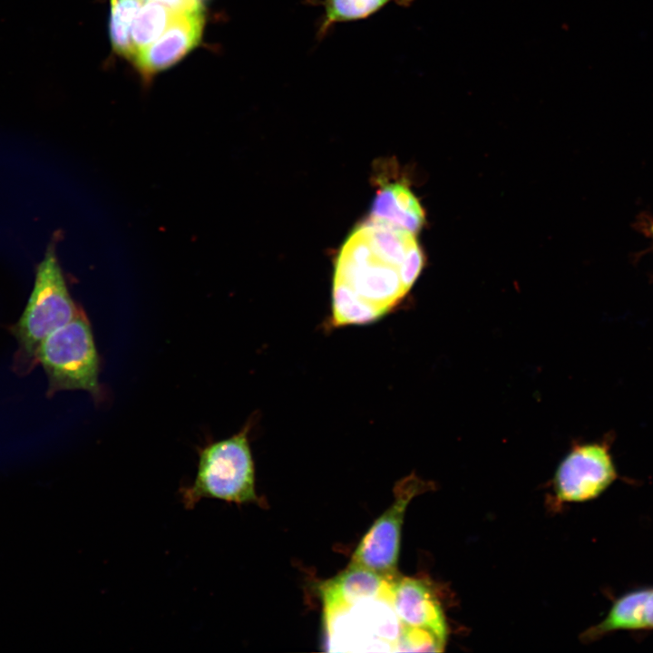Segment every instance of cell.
<instances>
[{
  "instance_id": "obj_6",
  "label": "cell",
  "mask_w": 653,
  "mask_h": 653,
  "mask_svg": "<svg viewBox=\"0 0 653 653\" xmlns=\"http://www.w3.org/2000/svg\"><path fill=\"white\" fill-rule=\"evenodd\" d=\"M325 612L329 645L388 647L398 650L404 626L389 599L384 595Z\"/></svg>"
},
{
  "instance_id": "obj_2",
  "label": "cell",
  "mask_w": 653,
  "mask_h": 653,
  "mask_svg": "<svg viewBox=\"0 0 653 653\" xmlns=\"http://www.w3.org/2000/svg\"><path fill=\"white\" fill-rule=\"evenodd\" d=\"M81 311L73 300L54 248H48L35 270L34 288L18 320L9 326L17 342L13 371L29 375L37 365V351L53 332Z\"/></svg>"
},
{
  "instance_id": "obj_9",
  "label": "cell",
  "mask_w": 653,
  "mask_h": 653,
  "mask_svg": "<svg viewBox=\"0 0 653 653\" xmlns=\"http://www.w3.org/2000/svg\"><path fill=\"white\" fill-rule=\"evenodd\" d=\"M203 26V10L176 13L163 34L135 55L140 72L151 75L177 63L199 44Z\"/></svg>"
},
{
  "instance_id": "obj_15",
  "label": "cell",
  "mask_w": 653,
  "mask_h": 653,
  "mask_svg": "<svg viewBox=\"0 0 653 653\" xmlns=\"http://www.w3.org/2000/svg\"><path fill=\"white\" fill-rule=\"evenodd\" d=\"M144 0H111L110 38L115 52L134 58L131 29Z\"/></svg>"
},
{
  "instance_id": "obj_1",
  "label": "cell",
  "mask_w": 653,
  "mask_h": 653,
  "mask_svg": "<svg viewBox=\"0 0 653 653\" xmlns=\"http://www.w3.org/2000/svg\"><path fill=\"white\" fill-rule=\"evenodd\" d=\"M408 290L402 278V266L377 248L361 224L348 237L336 258L333 324H366L379 319Z\"/></svg>"
},
{
  "instance_id": "obj_13",
  "label": "cell",
  "mask_w": 653,
  "mask_h": 653,
  "mask_svg": "<svg viewBox=\"0 0 653 653\" xmlns=\"http://www.w3.org/2000/svg\"><path fill=\"white\" fill-rule=\"evenodd\" d=\"M320 5L323 14L319 19L317 38H324L333 26L339 23L365 19L380 11L385 5L395 3L409 6L414 0H307Z\"/></svg>"
},
{
  "instance_id": "obj_4",
  "label": "cell",
  "mask_w": 653,
  "mask_h": 653,
  "mask_svg": "<svg viewBox=\"0 0 653 653\" xmlns=\"http://www.w3.org/2000/svg\"><path fill=\"white\" fill-rule=\"evenodd\" d=\"M37 365L46 375L48 397L80 389L101 398L99 356L91 325L82 311L43 341L37 351Z\"/></svg>"
},
{
  "instance_id": "obj_8",
  "label": "cell",
  "mask_w": 653,
  "mask_h": 653,
  "mask_svg": "<svg viewBox=\"0 0 653 653\" xmlns=\"http://www.w3.org/2000/svg\"><path fill=\"white\" fill-rule=\"evenodd\" d=\"M389 599L404 627L427 631L444 646L447 626L433 589L420 579L399 574L389 581Z\"/></svg>"
},
{
  "instance_id": "obj_10",
  "label": "cell",
  "mask_w": 653,
  "mask_h": 653,
  "mask_svg": "<svg viewBox=\"0 0 653 653\" xmlns=\"http://www.w3.org/2000/svg\"><path fill=\"white\" fill-rule=\"evenodd\" d=\"M391 579L349 563L345 570L319 586L324 611L378 598L386 593Z\"/></svg>"
},
{
  "instance_id": "obj_3",
  "label": "cell",
  "mask_w": 653,
  "mask_h": 653,
  "mask_svg": "<svg viewBox=\"0 0 653 653\" xmlns=\"http://www.w3.org/2000/svg\"><path fill=\"white\" fill-rule=\"evenodd\" d=\"M249 432V425L246 424L236 434L200 449L196 476L179 491L186 509H193L204 499L238 505L262 503L256 491Z\"/></svg>"
},
{
  "instance_id": "obj_11",
  "label": "cell",
  "mask_w": 653,
  "mask_h": 653,
  "mask_svg": "<svg viewBox=\"0 0 653 653\" xmlns=\"http://www.w3.org/2000/svg\"><path fill=\"white\" fill-rule=\"evenodd\" d=\"M371 217L403 228L413 234L424 221L419 201L406 186L393 183L384 186L374 200Z\"/></svg>"
},
{
  "instance_id": "obj_12",
  "label": "cell",
  "mask_w": 653,
  "mask_h": 653,
  "mask_svg": "<svg viewBox=\"0 0 653 653\" xmlns=\"http://www.w3.org/2000/svg\"><path fill=\"white\" fill-rule=\"evenodd\" d=\"M650 589L632 590L618 599L606 618L584 633L587 640L616 630L645 629V609Z\"/></svg>"
},
{
  "instance_id": "obj_7",
  "label": "cell",
  "mask_w": 653,
  "mask_h": 653,
  "mask_svg": "<svg viewBox=\"0 0 653 653\" xmlns=\"http://www.w3.org/2000/svg\"><path fill=\"white\" fill-rule=\"evenodd\" d=\"M616 477L608 443L579 444L560 463L553 490L558 502L589 501L604 492Z\"/></svg>"
},
{
  "instance_id": "obj_16",
  "label": "cell",
  "mask_w": 653,
  "mask_h": 653,
  "mask_svg": "<svg viewBox=\"0 0 653 653\" xmlns=\"http://www.w3.org/2000/svg\"><path fill=\"white\" fill-rule=\"evenodd\" d=\"M164 4L177 13L195 12L203 10L205 0H144Z\"/></svg>"
},
{
  "instance_id": "obj_17",
  "label": "cell",
  "mask_w": 653,
  "mask_h": 653,
  "mask_svg": "<svg viewBox=\"0 0 653 653\" xmlns=\"http://www.w3.org/2000/svg\"><path fill=\"white\" fill-rule=\"evenodd\" d=\"M645 626L646 628H653V589H650L646 603Z\"/></svg>"
},
{
  "instance_id": "obj_5",
  "label": "cell",
  "mask_w": 653,
  "mask_h": 653,
  "mask_svg": "<svg viewBox=\"0 0 653 653\" xmlns=\"http://www.w3.org/2000/svg\"><path fill=\"white\" fill-rule=\"evenodd\" d=\"M434 484L414 473L400 480L394 488L393 503L373 523L356 548L350 563L365 567L386 578L398 575L401 531L410 502L428 492Z\"/></svg>"
},
{
  "instance_id": "obj_14",
  "label": "cell",
  "mask_w": 653,
  "mask_h": 653,
  "mask_svg": "<svg viewBox=\"0 0 653 653\" xmlns=\"http://www.w3.org/2000/svg\"><path fill=\"white\" fill-rule=\"evenodd\" d=\"M176 13L160 2L144 1L134 17L131 29L134 57L163 34Z\"/></svg>"
}]
</instances>
